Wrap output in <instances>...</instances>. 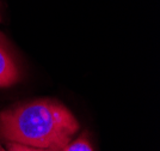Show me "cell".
Here are the masks:
<instances>
[{
	"mask_svg": "<svg viewBox=\"0 0 160 151\" xmlns=\"http://www.w3.org/2000/svg\"><path fill=\"white\" fill-rule=\"evenodd\" d=\"M78 131L75 116L55 100H35L0 112V136L11 143L60 151Z\"/></svg>",
	"mask_w": 160,
	"mask_h": 151,
	"instance_id": "6da1fadb",
	"label": "cell"
},
{
	"mask_svg": "<svg viewBox=\"0 0 160 151\" xmlns=\"http://www.w3.org/2000/svg\"><path fill=\"white\" fill-rule=\"evenodd\" d=\"M19 79V66L8 47L5 36L0 33V88L13 85Z\"/></svg>",
	"mask_w": 160,
	"mask_h": 151,
	"instance_id": "7a4b0ae2",
	"label": "cell"
},
{
	"mask_svg": "<svg viewBox=\"0 0 160 151\" xmlns=\"http://www.w3.org/2000/svg\"><path fill=\"white\" fill-rule=\"evenodd\" d=\"M60 151H93V149L91 146V143L88 142L86 134H81L78 139H75L73 142L71 140Z\"/></svg>",
	"mask_w": 160,
	"mask_h": 151,
	"instance_id": "3957f363",
	"label": "cell"
},
{
	"mask_svg": "<svg viewBox=\"0 0 160 151\" xmlns=\"http://www.w3.org/2000/svg\"><path fill=\"white\" fill-rule=\"evenodd\" d=\"M6 151H56V150L40 149V148H31V146H27V145H22V144H17V143L7 142Z\"/></svg>",
	"mask_w": 160,
	"mask_h": 151,
	"instance_id": "277c9868",
	"label": "cell"
},
{
	"mask_svg": "<svg viewBox=\"0 0 160 151\" xmlns=\"http://www.w3.org/2000/svg\"><path fill=\"white\" fill-rule=\"evenodd\" d=\"M0 151H6V150H5V149H4V148H2L1 145H0Z\"/></svg>",
	"mask_w": 160,
	"mask_h": 151,
	"instance_id": "5b68a950",
	"label": "cell"
},
{
	"mask_svg": "<svg viewBox=\"0 0 160 151\" xmlns=\"http://www.w3.org/2000/svg\"><path fill=\"white\" fill-rule=\"evenodd\" d=\"M0 22H1V16H0Z\"/></svg>",
	"mask_w": 160,
	"mask_h": 151,
	"instance_id": "8992f818",
	"label": "cell"
}]
</instances>
